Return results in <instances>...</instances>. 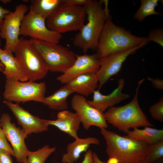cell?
<instances>
[{"label":"cell","mask_w":163,"mask_h":163,"mask_svg":"<svg viewBox=\"0 0 163 163\" xmlns=\"http://www.w3.org/2000/svg\"><path fill=\"white\" fill-rule=\"evenodd\" d=\"M143 129L134 128L126 133L127 136L150 145L163 140V129L145 126Z\"/></svg>","instance_id":"22"},{"label":"cell","mask_w":163,"mask_h":163,"mask_svg":"<svg viewBox=\"0 0 163 163\" xmlns=\"http://www.w3.org/2000/svg\"><path fill=\"white\" fill-rule=\"evenodd\" d=\"M46 20L30 10L21 21L19 35L31 39L58 44L62 37L61 34L52 31L46 27Z\"/></svg>","instance_id":"9"},{"label":"cell","mask_w":163,"mask_h":163,"mask_svg":"<svg viewBox=\"0 0 163 163\" xmlns=\"http://www.w3.org/2000/svg\"><path fill=\"white\" fill-rule=\"evenodd\" d=\"M92 163H107L101 161L99 158L97 154L93 152V160Z\"/></svg>","instance_id":"35"},{"label":"cell","mask_w":163,"mask_h":163,"mask_svg":"<svg viewBox=\"0 0 163 163\" xmlns=\"http://www.w3.org/2000/svg\"><path fill=\"white\" fill-rule=\"evenodd\" d=\"M73 92V91L66 84L51 95L45 97L41 103L47 105L50 109L63 111L68 107L67 97Z\"/></svg>","instance_id":"21"},{"label":"cell","mask_w":163,"mask_h":163,"mask_svg":"<svg viewBox=\"0 0 163 163\" xmlns=\"http://www.w3.org/2000/svg\"><path fill=\"white\" fill-rule=\"evenodd\" d=\"M91 1V0H62V2L73 5L84 6Z\"/></svg>","instance_id":"32"},{"label":"cell","mask_w":163,"mask_h":163,"mask_svg":"<svg viewBox=\"0 0 163 163\" xmlns=\"http://www.w3.org/2000/svg\"><path fill=\"white\" fill-rule=\"evenodd\" d=\"M4 131L0 127V149L4 150L11 155L15 157V154L12 148L8 143Z\"/></svg>","instance_id":"29"},{"label":"cell","mask_w":163,"mask_h":163,"mask_svg":"<svg viewBox=\"0 0 163 163\" xmlns=\"http://www.w3.org/2000/svg\"><path fill=\"white\" fill-rule=\"evenodd\" d=\"M10 12L9 10L4 8L0 6V29L3 23L5 16Z\"/></svg>","instance_id":"34"},{"label":"cell","mask_w":163,"mask_h":163,"mask_svg":"<svg viewBox=\"0 0 163 163\" xmlns=\"http://www.w3.org/2000/svg\"><path fill=\"white\" fill-rule=\"evenodd\" d=\"M149 42L154 41L163 46V29L155 28L151 30L147 37Z\"/></svg>","instance_id":"28"},{"label":"cell","mask_w":163,"mask_h":163,"mask_svg":"<svg viewBox=\"0 0 163 163\" xmlns=\"http://www.w3.org/2000/svg\"><path fill=\"white\" fill-rule=\"evenodd\" d=\"M13 53L28 81L34 82L46 76L48 67L30 39L19 38Z\"/></svg>","instance_id":"5"},{"label":"cell","mask_w":163,"mask_h":163,"mask_svg":"<svg viewBox=\"0 0 163 163\" xmlns=\"http://www.w3.org/2000/svg\"><path fill=\"white\" fill-rule=\"evenodd\" d=\"M11 117L7 113H3L0 118L1 127L7 140L10 142L17 162L23 163L29 151L25 143L27 135L20 127L11 122Z\"/></svg>","instance_id":"13"},{"label":"cell","mask_w":163,"mask_h":163,"mask_svg":"<svg viewBox=\"0 0 163 163\" xmlns=\"http://www.w3.org/2000/svg\"><path fill=\"white\" fill-rule=\"evenodd\" d=\"M57 117L55 120H47L49 125L56 126L75 139L78 137L77 132L81 122L75 113L65 110L59 112Z\"/></svg>","instance_id":"17"},{"label":"cell","mask_w":163,"mask_h":163,"mask_svg":"<svg viewBox=\"0 0 163 163\" xmlns=\"http://www.w3.org/2000/svg\"><path fill=\"white\" fill-rule=\"evenodd\" d=\"M86 11L84 6L71 5L62 2L46 19L50 30L61 34L80 30L84 25Z\"/></svg>","instance_id":"6"},{"label":"cell","mask_w":163,"mask_h":163,"mask_svg":"<svg viewBox=\"0 0 163 163\" xmlns=\"http://www.w3.org/2000/svg\"><path fill=\"white\" fill-rule=\"evenodd\" d=\"M5 104L12 112L22 127V130L27 135L32 133H38L47 131L49 125L47 120L34 116L20 106L18 104L4 100Z\"/></svg>","instance_id":"14"},{"label":"cell","mask_w":163,"mask_h":163,"mask_svg":"<svg viewBox=\"0 0 163 163\" xmlns=\"http://www.w3.org/2000/svg\"><path fill=\"white\" fill-rule=\"evenodd\" d=\"M23 163H27V158L25 159Z\"/></svg>","instance_id":"38"},{"label":"cell","mask_w":163,"mask_h":163,"mask_svg":"<svg viewBox=\"0 0 163 163\" xmlns=\"http://www.w3.org/2000/svg\"><path fill=\"white\" fill-rule=\"evenodd\" d=\"M98 82L95 73L88 72L78 75L66 85L74 92L88 97L97 90Z\"/></svg>","instance_id":"18"},{"label":"cell","mask_w":163,"mask_h":163,"mask_svg":"<svg viewBox=\"0 0 163 163\" xmlns=\"http://www.w3.org/2000/svg\"><path fill=\"white\" fill-rule=\"evenodd\" d=\"M29 8L26 5L20 4L15 6L13 12L5 16L0 29V36L6 40L4 50L13 53L19 40L21 21Z\"/></svg>","instance_id":"11"},{"label":"cell","mask_w":163,"mask_h":163,"mask_svg":"<svg viewBox=\"0 0 163 163\" xmlns=\"http://www.w3.org/2000/svg\"><path fill=\"white\" fill-rule=\"evenodd\" d=\"M147 79L150 81L152 85L155 88L161 90L163 89V81L162 80L159 78H152L148 77Z\"/></svg>","instance_id":"31"},{"label":"cell","mask_w":163,"mask_h":163,"mask_svg":"<svg viewBox=\"0 0 163 163\" xmlns=\"http://www.w3.org/2000/svg\"><path fill=\"white\" fill-rule=\"evenodd\" d=\"M84 156V159L81 163H92L93 152L90 149H88Z\"/></svg>","instance_id":"33"},{"label":"cell","mask_w":163,"mask_h":163,"mask_svg":"<svg viewBox=\"0 0 163 163\" xmlns=\"http://www.w3.org/2000/svg\"><path fill=\"white\" fill-rule=\"evenodd\" d=\"M159 1L158 0H141L140 6L133 15V18L141 22L146 17L150 15H161V13L157 12L155 10V8L158 5Z\"/></svg>","instance_id":"24"},{"label":"cell","mask_w":163,"mask_h":163,"mask_svg":"<svg viewBox=\"0 0 163 163\" xmlns=\"http://www.w3.org/2000/svg\"><path fill=\"white\" fill-rule=\"evenodd\" d=\"M149 42L146 37L140 44L136 46L100 58V68L95 73L99 82L97 90L100 91L111 77L118 74L123 64L129 55L135 53L137 50Z\"/></svg>","instance_id":"10"},{"label":"cell","mask_w":163,"mask_h":163,"mask_svg":"<svg viewBox=\"0 0 163 163\" xmlns=\"http://www.w3.org/2000/svg\"><path fill=\"white\" fill-rule=\"evenodd\" d=\"M51 72H65L75 62V54L61 45L30 39Z\"/></svg>","instance_id":"7"},{"label":"cell","mask_w":163,"mask_h":163,"mask_svg":"<svg viewBox=\"0 0 163 163\" xmlns=\"http://www.w3.org/2000/svg\"><path fill=\"white\" fill-rule=\"evenodd\" d=\"M3 3L5 4L11 2V0H1Z\"/></svg>","instance_id":"36"},{"label":"cell","mask_w":163,"mask_h":163,"mask_svg":"<svg viewBox=\"0 0 163 163\" xmlns=\"http://www.w3.org/2000/svg\"><path fill=\"white\" fill-rule=\"evenodd\" d=\"M1 40L0 38V46H1ZM1 66L2 67H3V66L2 64H0V70H1V71H2V69L1 68Z\"/></svg>","instance_id":"37"},{"label":"cell","mask_w":163,"mask_h":163,"mask_svg":"<svg viewBox=\"0 0 163 163\" xmlns=\"http://www.w3.org/2000/svg\"><path fill=\"white\" fill-rule=\"evenodd\" d=\"M91 0L84 5L88 22L84 25L73 39V44L86 53L97 48L99 39L107 18L109 17L108 1Z\"/></svg>","instance_id":"1"},{"label":"cell","mask_w":163,"mask_h":163,"mask_svg":"<svg viewBox=\"0 0 163 163\" xmlns=\"http://www.w3.org/2000/svg\"><path fill=\"white\" fill-rule=\"evenodd\" d=\"M0 163H1L0 161Z\"/></svg>","instance_id":"40"},{"label":"cell","mask_w":163,"mask_h":163,"mask_svg":"<svg viewBox=\"0 0 163 163\" xmlns=\"http://www.w3.org/2000/svg\"><path fill=\"white\" fill-rule=\"evenodd\" d=\"M1 127V123H0V127Z\"/></svg>","instance_id":"39"},{"label":"cell","mask_w":163,"mask_h":163,"mask_svg":"<svg viewBox=\"0 0 163 163\" xmlns=\"http://www.w3.org/2000/svg\"><path fill=\"white\" fill-rule=\"evenodd\" d=\"M11 155L7 152L0 149V161L1 163H12Z\"/></svg>","instance_id":"30"},{"label":"cell","mask_w":163,"mask_h":163,"mask_svg":"<svg viewBox=\"0 0 163 163\" xmlns=\"http://www.w3.org/2000/svg\"><path fill=\"white\" fill-rule=\"evenodd\" d=\"M100 142L94 137H88L80 138L79 137L75 141L69 143L67 146V152L62 155V163H74L80 158L81 154L86 152L90 145H99Z\"/></svg>","instance_id":"19"},{"label":"cell","mask_w":163,"mask_h":163,"mask_svg":"<svg viewBox=\"0 0 163 163\" xmlns=\"http://www.w3.org/2000/svg\"><path fill=\"white\" fill-rule=\"evenodd\" d=\"M76 59L73 65L56 78L62 84H67L78 75L86 73H96L100 68L99 59L96 53L91 55L75 54Z\"/></svg>","instance_id":"15"},{"label":"cell","mask_w":163,"mask_h":163,"mask_svg":"<svg viewBox=\"0 0 163 163\" xmlns=\"http://www.w3.org/2000/svg\"><path fill=\"white\" fill-rule=\"evenodd\" d=\"M56 150L55 147L51 148L46 145L34 152L29 151L27 155V163H44L48 158Z\"/></svg>","instance_id":"25"},{"label":"cell","mask_w":163,"mask_h":163,"mask_svg":"<svg viewBox=\"0 0 163 163\" xmlns=\"http://www.w3.org/2000/svg\"><path fill=\"white\" fill-rule=\"evenodd\" d=\"M163 156V140L149 145V149L142 163H152Z\"/></svg>","instance_id":"26"},{"label":"cell","mask_w":163,"mask_h":163,"mask_svg":"<svg viewBox=\"0 0 163 163\" xmlns=\"http://www.w3.org/2000/svg\"><path fill=\"white\" fill-rule=\"evenodd\" d=\"M12 52L0 48V60L5 66L3 73L6 79H14L21 82L27 81V78L24 74L19 64Z\"/></svg>","instance_id":"20"},{"label":"cell","mask_w":163,"mask_h":163,"mask_svg":"<svg viewBox=\"0 0 163 163\" xmlns=\"http://www.w3.org/2000/svg\"><path fill=\"white\" fill-rule=\"evenodd\" d=\"M146 37L132 34L130 31L115 25L108 17L99 38L96 54L100 59L136 46Z\"/></svg>","instance_id":"4"},{"label":"cell","mask_w":163,"mask_h":163,"mask_svg":"<svg viewBox=\"0 0 163 163\" xmlns=\"http://www.w3.org/2000/svg\"><path fill=\"white\" fill-rule=\"evenodd\" d=\"M152 117L156 120L163 122V98L161 97L158 101L152 105L149 109Z\"/></svg>","instance_id":"27"},{"label":"cell","mask_w":163,"mask_h":163,"mask_svg":"<svg viewBox=\"0 0 163 163\" xmlns=\"http://www.w3.org/2000/svg\"><path fill=\"white\" fill-rule=\"evenodd\" d=\"M5 87L3 94L5 100L18 104L30 101L41 103L46 90L44 82H22L14 79H6Z\"/></svg>","instance_id":"8"},{"label":"cell","mask_w":163,"mask_h":163,"mask_svg":"<svg viewBox=\"0 0 163 163\" xmlns=\"http://www.w3.org/2000/svg\"><path fill=\"white\" fill-rule=\"evenodd\" d=\"M71 104L85 130H88L91 126L100 129L108 127L103 112L89 105L84 96L78 94L74 95Z\"/></svg>","instance_id":"12"},{"label":"cell","mask_w":163,"mask_h":163,"mask_svg":"<svg viewBox=\"0 0 163 163\" xmlns=\"http://www.w3.org/2000/svg\"><path fill=\"white\" fill-rule=\"evenodd\" d=\"M118 82L117 88L108 95L102 94L98 90L94 91L93 99L92 101L87 100L88 104L103 112L115 104L129 98L130 97L129 94L122 92L125 83L124 79L120 78Z\"/></svg>","instance_id":"16"},{"label":"cell","mask_w":163,"mask_h":163,"mask_svg":"<svg viewBox=\"0 0 163 163\" xmlns=\"http://www.w3.org/2000/svg\"><path fill=\"white\" fill-rule=\"evenodd\" d=\"M106 141V152L118 163H142L149 145L127 136H122L106 128L100 129Z\"/></svg>","instance_id":"2"},{"label":"cell","mask_w":163,"mask_h":163,"mask_svg":"<svg viewBox=\"0 0 163 163\" xmlns=\"http://www.w3.org/2000/svg\"><path fill=\"white\" fill-rule=\"evenodd\" d=\"M62 2V0H31L30 10L46 20Z\"/></svg>","instance_id":"23"},{"label":"cell","mask_w":163,"mask_h":163,"mask_svg":"<svg viewBox=\"0 0 163 163\" xmlns=\"http://www.w3.org/2000/svg\"><path fill=\"white\" fill-rule=\"evenodd\" d=\"M144 80L138 82L136 94L129 102L122 106L110 107L104 113L107 122L126 134L131 128L153 126L140 108L138 101L139 88Z\"/></svg>","instance_id":"3"}]
</instances>
